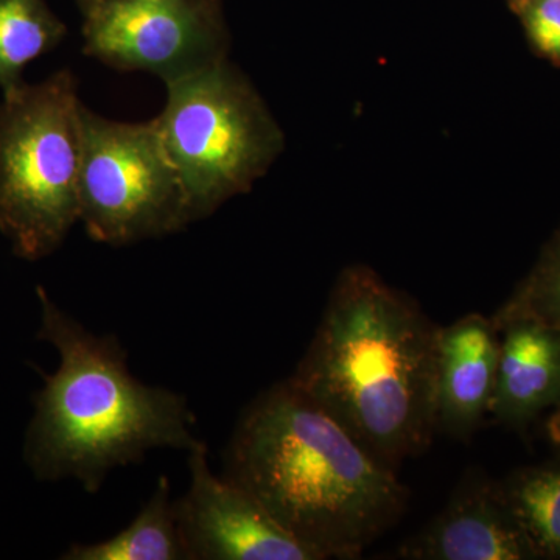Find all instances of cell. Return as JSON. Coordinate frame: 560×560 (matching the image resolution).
<instances>
[{
  "label": "cell",
  "mask_w": 560,
  "mask_h": 560,
  "mask_svg": "<svg viewBox=\"0 0 560 560\" xmlns=\"http://www.w3.org/2000/svg\"><path fill=\"white\" fill-rule=\"evenodd\" d=\"M224 477L256 497L320 560L357 559L407 510L397 470L368 452L290 378L242 412Z\"/></svg>",
  "instance_id": "cell-1"
},
{
  "label": "cell",
  "mask_w": 560,
  "mask_h": 560,
  "mask_svg": "<svg viewBox=\"0 0 560 560\" xmlns=\"http://www.w3.org/2000/svg\"><path fill=\"white\" fill-rule=\"evenodd\" d=\"M438 335L407 294L370 267L342 270L290 381L378 460L422 455L436 423Z\"/></svg>",
  "instance_id": "cell-2"
},
{
  "label": "cell",
  "mask_w": 560,
  "mask_h": 560,
  "mask_svg": "<svg viewBox=\"0 0 560 560\" xmlns=\"http://www.w3.org/2000/svg\"><path fill=\"white\" fill-rule=\"evenodd\" d=\"M38 298L39 340L60 355L28 431V460L40 478H73L97 493L110 471L139 464L150 451L200 444L186 396L140 382L114 335L92 334L43 287Z\"/></svg>",
  "instance_id": "cell-3"
},
{
  "label": "cell",
  "mask_w": 560,
  "mask_h": 560,
  "mask_svg": "<svg viewBox=\"0 0 560 560\" xmlns=\"http://www.w3.org/2000/svg\"><path fill=\"white\" fill-rule=\"evenodd\" d=\"M81 109L69 70L3 92L0 232L22 259L50 256L80 221Z\"/></svg>",
  "instance_id": "cell-4"
},
{
  "label": "cell",
  "mask_w": 560,
  "mask_h": 560,
  "mask_svg": "<svg viewBox=\"0 0 560 560\" xmlns=\"http://www.w3.org/2000/svg\"><path fill=\"white\" fill-rule=\"evenodd\" d=\"M167 91V105L154 120L194 223L270 171L283 150V132L259 92L228 60Z\"/></svg>",
  "instance_id": "cell-5"
},
{
  "label": "cell",
  "mask_w": 560,
  "mask_h": 560,
  "mask_svg": "<svg viewBox=\"0 0 560 560\" xmlns=\"http://www.w3.org/2000/svg\"><path fill=\"white\" fill-rule=\"evenodd\" d=\"M80 221L110 246L165 237L191 223L156 120L121 124L81 109Z\"/></svg>",
  "instance_id": "cell-6"
},
{
  "label": "cell",
  "mask_w": 560,
  "mask_h": 560,
  "mask_svg": "<svg viewBox=\"0 0 560 560\" xmlns=\"http://www.w3.org/2000/svg\"><path fill=\"white\" fill-rule=\"evenodd\" d=\"M83 11L84 54L109 68L168 86L228 60L219 0H92Z\"/></svg>",
  "instance_id": "cell-7"
},
{
  "label": "cell",
  "mask_w": 560,
  "mask_h": 560,
  "mask_svg": "<svg viewBox=\"0 0 560 560\" xmlns=\"http://www.w3.org/2000/svg\"><path fill=\"white\" fill-rule=\"evenodd\" d=\"M187 455L190 482L176 511L189 560H320L248 490L213 474L205 442Z\"/></svg>",
  "instance_id": "cell-8"
},
{
  "label": "cell",
  "mask_w": 560,
  "mask_h": 560,
  "mask_svg": "<svg viewBox=\"0 0 560 560\" xmlns=\"http://www.w3.org/2000/svg\"><path fill=\"white\" fill-rule=\"evenodd\" d=\"M397 558L537 560L500 482L477 471L464 478L447 506L425 528L405 540Z\"/></svg>",
  "instance_id": "cell-9"
},
{
  "label": "cell",
  "mask_w": 560,
  "mask_h": 560,
  "mask_svg": "<svg viewBox=\"0 0 560 560\" xmlns=\"http://www.w3.org/2000/svg\"><path fill=\"white\" fill-rule=\"evenodd\" d=\"M500 331L490 316L470 313L440 327L436 361V423L467 441L486 416L495 388Z\"/></svg>",
  "instance_id": "cell-10"
},
{
  "label": "cell",
  "mask_w": 560,
  "mask_h": 560,
  "mask_svg": "<svg viewBox=\"0 0 560 560\" xmlns=\"http://www.w3.org/2000/svg\"><path fill=\"white\" fill-rule=\"evenodd\" d=\"M489 416L511 430L528 429L560 405V329L533 318L508 320Z\"/></svg>",
  "instance_id": "cell-11"
},
{
  "label": "cell",
  "mask_w": 560,
  "mask_h": 560,
  "mask_svg": "<svg viewBox=\"0 0 560 560\" xmlns=\"http://www.w3.org/2000/svg\"><path fill=\"white\" fill-rule=\"evenodd\" d=\"M171 490L167 477L158 478L149 501L127 528L106 540L73 544L62 559L189 560Z\"/></svg>",
  "instance_id": "cell-12"
},
{
  "label": "cell",
  "mask_w": 560,
  "mask_h": 560,
  "mask_svg": "<svg viewBox=\"0 0 560 560\" xmlns=\"http://www.w3.org/2000/svg\"><path fill=\"white\" fill-rule=\"evenodd\" d=\"M512 514L539 559H560V453L500 482Z\"/></svg>",
  "instance_id": "cell-13"
},
{
  "label": "cell",
  "mask_w": 560,
  "mask_h": 560,
  "mask_svg": "<svg viewBox=\"0 0 560 560\" xmlns=\"http://www.w3.org/2000/svg\"><path fill=\"white\" fill-rule=\"evenodd\" d=\"M66 25L51 13L46 0H0V90L24 83L22 72L54 50L66 36Z\"/></svg>",
  "instance_id": "cell-14"
},
{
  "label": "cell",
  "mask_w": 560,
  "mask_h": 560,
  "mask_svg": "<svg viewBox=\"0 0 560 560\" xmlns=\"http://www.w3.org/2000/svg\"><path fill=\"white\" fill-rule=\"evenodd\" d=\"M490 318L497 327L511 319L533 318L560 329V226L526 278Z\"/></svg>",
  "instance_id": "cell-15"
},
{
  "label": "cell",
  "mask_w": 560,
  "mask_h": 560,
  "mask_svg": "<svg viewBox=\"0 0 560 560\" xmlns=\"http://www.w3.org/2000/svg\"><path fill=\"white\" fill-rule=\"evenodd\" d=\"M515 14L534 51L560 68V0H525Z\"/></svg>",
  "instance_id": "cell-16"
},
{
  "label": "cell",
  "mask_w": 560,
  "mask_h": 560,
  "mask_svg": "<svg viewBox=\"0 0 560 560\" xmlns=\"http://www.w3.org/2000/svg\"><path fill=\"white\" fill-rule=\"evenodd\" d=\"M548 440H550L552 447L556 452L560 453V405L551 410L548 416L547 423H545Z\"/></svg>",
  "instance_id": "cell-17"
},
{
  "label": "cell",
  "mask_w": 560,
  "mask_h": 560,
  "mask_svg": "<svg viewBox=\"0 0 560 560\" xmlns=\"http://www.w3.org/2000/svg\"><path fill=\"white\" fill-rule=\"evenodd\" d=\"M508 2V5H510V9L512 11H517L518 9H521V7L523 5V3H525V0H506Z\"/></svg>",
  "instance_id": "cell-18"
},
{
  "label": "cell",
  "mask_w": 560,
  "mask_h": 560,
  "mask_svg": "<svg viewBox=\"0 0 560 560\" xmlns=\"http://www.w3.org/2000/svg\"><path fill=\"white\" fill-rule=\"evenodd\" d=\"M81 9H84V7L90 5L92 0H79Z\"/></svg>",
  "instance_id": "cell-19"
}]
</instances>
